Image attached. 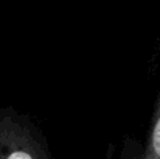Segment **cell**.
I'll return each mask as SVG.
<instances>
[{
  "label": "cell",
  "mask_w": 160,
  "mask_h": 159,
  "mask_svg": "<svg viewBox=\"0 0 160 159\" xmlns=\"http://www.w3.org/2000/svg\"><path fill=\"white\" fill-rule=\"evenodd\" d=\"M0 159H58L31 114L0 106Z\"/></svg>",
  "instance_id": "1"
},
{
  "label": "cell",
  "mask_w": 160,
  "mask_h": 159,
  "mask_svg": "<svg viewBox=\"0 0 160 159\" xmlns=\"http://www.w3.org/2000/svg\"><path fill=\"white\" fill-rule=\"evenodd\" d=\"M118 159H160V86L145 140L126 134Z\"/></svg>",
  "instance_id": "2"
}]
</instances>
